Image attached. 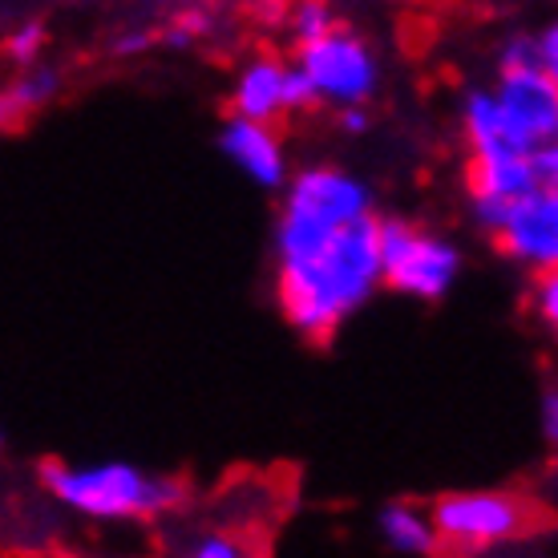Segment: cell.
Returning <instances> with one entry per match:
<instances>
[{
	"instance_id": "20",
	"label": "cell",
	"mask_w": 558,
	"mask_h": 558,
	"mask_svg": "<svg viewBox=\"0 0 558 558\" xmlns=\"http://www.w3.org/2000/svg\"><path fill=\"white\" fill-rule=\"evenodd\" d=\"M526 65H543L538 61V33H510L498 45L494 70H526Z\"/></svg>"
},
{
	"instance_id": "22",
	"label": "cell",
	"mask_w": 558,
	"mask_h": 558,
	"mask_svg": "<svg viewBox=\"0 0 558 558\" xmlns=\"http://www.w3.org/2000/svg\"><path fill=\"white\" fill-rule=\"evenodd\" d=\"M158 41H162V33H154V28H122V33L113 37V53L142 57V53H150Z\"/></svg>"
},
{
	"instance_id": "4",
	"label": "cell",
	"mask_w": 558,
	"mask_h": 558,
	"mask_svg": "<svg viewBox=\"0 0 558 558\" xmlns=\"http://www.w3.org/2000/svg\"><path fill=\"white\" fill-rule=\"evenodd\" d=\"M380 264L385 288L417 304H441L461 279V247L409 219H380Z\"/></svg>"
},
{
	"instance_id": "24",
	"label": "cell",
	"mask_w": 558,
	"mask_h": 558,
	"mask_svg": "<svg viewBox=\"0 0 558 558\" xmlns=\"http://www.w3.org/2000/svg\"><path fill=\"white\" fill-rule=\"evenodd\" d=\"M538 61H543V70L558 82V16L538 28Z\"/></svg>"
},
{
	"instance_id": "8",
	"label": "cell",
	"mask_w": 558,
	"mask_h": 558,
	"mask_svg": "<svg viewBox=\"0 0 558 558\" xmlns=\"http://www.w3.org/2000/svg\"><path fill=\"white\" fill-rule=\"evenodd\" d=\"M494 94L502 101L510 138L522 150H538L558 138V82L543 65L526 70H494Z\"/></svg>"
},
{
	"instance_id": "6",
	"label": "cell",
	"mask_w": 558,
	"mask_h": 558,
	"mask_svg": "<svg viewBox=\"0 0 558 558\" xmlns=\"http://www.w3.org/2000/svg\"><path fill=\"white\" fill-rule=\"evenodd\" d=\"M474 223L494 239V247L514 267L543 276L558 267V191L531 186L526 195L510 198L502 207L474 215Z\"/></svg>"
},
{
	"instance_id": "1",
	"label": "cell",
	"mask_w": 558,
	"mask_h": 558,
	"mask_svg": "<svg viewBox=\"0 0 558 558\" xmlns=\"http://www.w3.org/2000/svg\"><path fill=\"white\" fill-rule=\"evenodd\" d=\"M385 288L380 219L320 223L279 210L276 219V304L295 336L332 340Z\"/></svg>"
},
{
	"instance_id": "7",
	"label": "cell",
	"mask_w": 558,
	"mask_h": 558,
	"mask_svg": "<svg viewBox=\"0 0 558 558\" xmlns=\"http://www.w3.org/2000/svg\"><path fill=\"white\" fill-rule=\"evenodd\" d=\"M279 210L320 219V223H356L364 215H373V191L336 162H312L292 170L288 186L279 191Z\"/></svg>"
},
{
	"instance_id": "25",
	"label": "cell",
	"mask_w": 558,
	"mask_h": 558,
	"mask_svg": "<svg viewBox=\"0 0 558 558\" xmlns=\"http://www.w3.org/2000/svg\"><path fill=\"white\" fill-rule=\"evenodd\" d=\"M538 425H543L546 446L558 449V389H546L538 401Z\"/></svg>"
},
{
	"instance_id": "16",
	"label": "cell",
	"mask_w": 558,
	"mask_h": 558,
	"mask_svg": "<svg viewBox=\"0 0 558 558\" xmlns=\"http://www.w3.org/2000/svg\"><path fill=\"white\" fill-rule=\"evenodd\" d=\"M49 49V25L45 21H21L4 41V57L13 65H37Z\"/></svg>"
},
{
	"instance_id": "13",
	"label": "cell",
	"mask_w": 558,
	"mask_h": 558,
	"mask_svg": "<svg viewBox=\"0 0 558 558\" xmlns=\"http://www.w3.org/2000/svg\"><path fill=\"white\" fill-rule=\"evenodd\" d=\"M458 130L465 154L477 150H498V146H518L506 126L502 101L494 94V85H470L458 101ZM522 150V146H518Z\"/></svg>"
},
{
	"instance_id": "9",
	"label": "cell",
	"mask_w": 558,
	"mask_h": 558,
	"mask_svg": "<svg viewBox=\"0 0 558 558\" xmlns=\"http://www.w3.org/2000/svg\"><path fill=\"white\" fill-rule=\"evenodd\" d=\"M219 154L259 191H283L292 179V162H288L276 122H255V118L231 113L219 126Z\"/></svg>"
},
{
	"instance_id": "12",
	"label": "cell",
	"mask_w": 558,
	"mask_h": 558,
	"mask_svg": "<svg viewBox=\"0 0 558 558\" xmlns=\"http://www.w3.org/2000/svg\"><path fill=\"white\" fill-rule=\"evenodd\" d=\"M377 534L392 555H405V558H429V555H437V550H446L429 506L389 502L377 514Z\"/></svg>"
},
{
	"instance_id": "3",
	"label": "cell",
	"mask_w": 558,
	"mask_h": 558,
	"mask_svg": "<svg viewBox=\"0 0 558 558\" xmlns=\"http://www.w3.org/2000/svg\"><path fill=\"white\" fill-rule=\"evenodd\" d=\"M441 546L453 555H489L538 531L543 510L514 489H449L429 506Z\"/></svg>"
},
{
	"instance_id": "23",
	"label": "cell",
	"mask_w": 558,
	"mask_h": 558,
	"mask_svg": "<svg viewBox=\"0 0 558 558\" xmlns=\"http://www.w3.org/2000/svg\"><path fill=\"white\" fill-rule=\"evenodd\" d=\"M534 179H538V186H555L558 191V138L543 142L534 150Z\"/></svg>"
},
{
	"instance_id": "5",
	"label": "cell",
	"mask_w": 558,
	"mask_h": 558,
	"mask_svg": "<svg viewBox=\"0 0 558 558\" xmlns=\"http://www.w3.org/2000/svg\"><path fill=\"white\" fill-rule=\"evenodd\" d=\"M295 65L312 77L320 106H328V110L368 106L380 89L377 49L349 25H336L332 33H324L316 41L295 45Z\"/></svg>"
},
{
	"instance_id": "18",
	"label": "cell",
	"mask_w": 558,
	"mask_h": 558,
	"mask_svg": "<svg viewBox=\"0 0 558 558\" xmlns=\"http://www.w3.org/2000/svg\"><path fill=\"white\" fill-rule=\"evenodd\" d=\"M182 550H186L191 558H243V555H252V546L231 531H198L191 543L182 546Z\"/></svg>"
},
{
	"instance_id": "14",
	"label": "cell",
	"mask_w": 558,
	"mask_h": 558,
	"mask_svg": "<svg viewBox=\"0 0 558 558\" xmlns=\"http://www.w3.org/2000/svg\"><path fill=\"white\" fill-rule=\"evenodd\" d=\"M61 94V73L53 65H16V73L4 82L0 89V118L4 126H16V122H28L41 110H49Z\"/></svg>"
},
{
	"instance_id": "17",
	"label": "cell",
	"mask_w": 558,
	"mask_h": 558,
	"mask_svg": "<svg viewBox=\"0 0 558 558\" xmlns=\"http://www.w3.org/2000/svg\"><path fill=\"white\" fill-rule=\"evenodd\" d=\"M207 33H210V16L203 13V9H182V13H174L167 25H162V45L174 49V53H182V49H195Z\"/></svg>"
},
{
	"instance_id": "26",
	"label": "cell",
	"mask_w": 558,
	"mask_h": 558,
	"mask_svg": "<svg viewBox=\"0 0 558 558\" xmlns=\"http://www.w3.org/2000/svg\"><path fill=\"white\" fill-rule=\"evenodd\" d=\"M288 9H292V0H247V13H252L259 25H283V21H288Z\"/></svg>"
},
{
	"instance_id": "28",
	"label": "cell",
	"mask_w": 558,
	"mask_h": 558,
	"mask_svg": "<svg viewBox=\"0 0 558 558\" xmlns=\"http://www.w3.org/2000/svg\"><path fill=\"white\" fill-rule=\"evenodd\" d=\"M392 4H433V0H392Z\"/></svg>"
},
{
	"instance_id": "15",
	"label": "cell",
	"mask_w": 558,
	"mask_h": 558,
	"mask_svg": "<svg viewBox=\"0 0 558 558\" xmlns=\"http://www.w3.org/2000/svg\"><path fill=\"white\" fill-rule=\"evenodd\" d=\"M336 25H340V16H336L332 0H292L288 21H283L292 45L316 41V37H324V33H332Z\"/></svg>"
},
{
	"instance_id": "2",
	"label": "cell",
	"mask_w": 558,
	"mask_h": 558,
	"mask_svg": "<svg viewBox=\"0 0 558 558\" xmlns=\"http://www.w3.org/2000/svg\"><path fill=\"white\" fill-rule=\"evenodd\" d=\"M41 486L57 506L89 522H154L186 506V482L134 461H45Z\"/></svg>"
},
{
	"instance_id": "21",
	"label": "cell",
	"mask_w": 558,
	"mask_h": 558,
	"mask_svg": "<svg viewBox=\"0 0 558 558\" xmlns=\"http://www.w3.org/2000/svg\"><path fill=\"white\" fill-rule=\"evenodd\" d=\"M316 106H320L316 85H312V77L292 61V73H288V113H307V110H316Z\"/></svg>"
},
{
	"instance_id": "10",
	"label": "cell",
	"mask_w": 558,
	"mask_h": 558,
	"mask_svg": "<svg viewBox=\"0 0 558 558\" xmlns=\"http://www.w3.org/2000/svg\"><path fill=\"white\" fill-rule=\"evenodd\" d=\"M531 186H538V179H534V150L498 146V150L465 154V195H470L474 215L502 207L510 198L526 195Z\"/></svg>"
},
{
	"instance_id": "19",
	"label": "cell",
	"mask_w": 558,
	"mask_h": 558,
	"mask_svg": "<svg viewBox=\"0 0 558 558\" xmlns=\"http://www.w3.org/2000/svg\"><path fill=\"white\" fill-rule=\"evenodd\" d=\"M531 312H534V320L543 324L546 332L558 340V267H555V271H543V276H534V283H531Z\"/></svg>"
},
{
	"instance_id": "27",
	"label": "cell",
	"mask_w": 558,
	"mask_h": 558,
	"mask_svg": "<svg viewBox=\"0 0 558 558\" xmlns=\"http://www.w3.org/2000/svg\"><path fill=\"white\" fill-rule=\"evenodd\" d=\"M336 122H340V130L352 134V138H361L364 130L373 126V118H368L364 106H344V110H336Z\"/></svg>"
},
{
	"instance_id": "11",
	"label": "cell",
	"mask_w": 558,
	"mask_h": 558,
	"mask_svg": "<svg viewBox=\"0 0 558 558\" xmlns=\"http://www.w3.org/2000/svg\"><path fill=\"white\" fill-rule=\"evenodd\" d=\"M288 73L292 65L271 53L243 61L231 82V113L255 122H279L288 113Z\"/></svg>"
}]
</instances>
